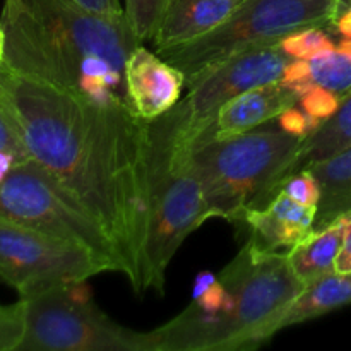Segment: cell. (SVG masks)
Masks as SVG:
<instances>
[{
	"mask_svg": "<svg viewBox=\"0 0 351 351\" xmlns=\"http://www.w3.org/2000/svg\"><path fill=\"white\" fill-rule=\"evenodd\" d=\"M75 2L99 14H123L120 0H75Z\"/></svg>",
	"mask_w": 351,
	"mask_h": 351,
	"instance_id": "cell-27",
	"label": "cell"
},
{
	"mask_svg": "<svg viewBox=\"0 0 351 351\" xmlns=\"http://www.w3.org/2000/svg\"><path fill=\"white\" fill-rule=\"evenodd\" d=\"M218 278L226 297L215 319L211 351L263 346L280 332L285 314L305 288L287 254L264 252L249 240Z\"/></svg>",
	"mask_w": 351,
	"mask_h": 351,
	"instance_id": "cell-4",
	"label": "cell"
},
{
	"mask_svg": "<svg viewBox=\"0 0 351 351\" xmlns=\"http://www.w3.org/2000/svg\"><path fill=\"white\" fill-rule=\"evenodd\" d=\"M0 106L29 158L86 206L115 242L120 274L143 293L149 208L147 122L125 98L93 101L0 65Z\"/></svg>",
	"mask_w": 351,
	"mask_h": 351,
	"instance_id": "cell-1",
	"label": "cell"
},
{
	"mask_svg": "<svg viewBox=\"0 0 351 351\" xmlns=\"http://www.w3.org/2000/svg\"><path fill=\"white\" fill-rule=\"evenodd\" d=\"M27 160L31 158L26 144L5 110L0 106V180H3L14 167Z\"/></svg>",
	"mask_w": 351,
	"mask_h": 351,
	"instance_id": "cell-21",
	"label": "cell"
},
{
	"mask_svg": "<svg viewBox=\"0 0 351 351\" xmlns=\"http://www.w3.org/2000/svg\"><path fill=\"white\" fill-rule=\"evenodd\" d=\"M307 170L312 171L321 187L314 230H322L339 216L351 213V146L308 165Z\"/></svg>",
	"mask_w": 351,
	"mask_h": 351,
	"instance_id": "cell-15",
	"label": "cell"
},
{
	"mask_svg": "<svg viewBox=\"0 0 351 351\" xmlns=\"http://www.w3.org/2000/svg\"><path fill=\"white\" fill-rule=\"evenodd\" d=\"M336 271L338 273H351V221L348 228H346L341 250H339L338 257H336Z\"/></svg>",
	"mask_w": 351,
	"mask_h": 351,
	"instance_id": "cell-28",
	"label": "cell"
},
{
	"mask_svg": "<svg viewBox=\"0 0 351 351\" xmlns=\"http://www.w3.org/2000/svg\"><path fill=\"white\" fill-rule=\"evenodd\" d=\"M171 0H123V12L141 41L153 40Z\"/></svg>",
	"mask_w": 351,
	"mask_h": 351,
	"instance_id": "cell-19",
	"label": "cell"
},
{
	"mask_svg": "<svg viewBox=\"0 0 351 351\" xmlns=\"http://www.w3.org/2000/svg\"><path fill=\"white\" fill-rule=\"evenodd\" d=\"M278 192H283L288 197H291L293 201L305 206H317L319 201H321V187H319L317 178H315L314 175H312V171L307 170V168L285 178V180L276 187L274 195H276Z\"/></svg>",
	"mask_w": 351,
	"mask_h": 351,
	"instance_id": "cell-23",
	"label": "cell"
},
{
	"mask_svg": "<svg viewBox=\"0 0 351 351\" xmlns=\"http://www.w3.org/2000/svg\"><path fill=\"white\" fill-rule=\"evenodd\" d=\"M350 221L351 213L339 216L326 228L314 230L311 235L288 250V263L302 283L308 285L311 281L336 271V257L341 250Z\"/></svg>",
	"mask_w": 351,
	"mask_h": 351,
	"instance_id": "cell-14",
	"label": "cell"
},
{
	"mask_svg": "<svg viewBox=\"0 0 351 351\" xmlns=\"http://www.w3.org/2000/svg\"><path fill=\"white\" fill-rule=\"evenodd\" d=\"M101 273H113V267L93 250L0 213V281L19 297Z\"/></svg>",
	"mask_w": 351,
	"mask_h": 351,
	"instance_id": "cell-9",
	"label": "cell"
},
{
	"mask_svg": "<svg viewBox=\"0 0 351 351\" xmlns=\"http://www.w3.org/2000/svg\"><path fill=\"white\" fill-rule=\"evenodd\" d=\"M308 62L312 84L329 89L339 96L351 91V58L338 50V47Z\"/></svg>",
	"mask_w": 351,
	"mask_h": 351,
	"instance_id": "cell-18",
	"label": "cell"
},
{
	"mask_svg": "<svg viewBox=\"0 0 351 351\" xmlns=\"http://www.w3.org/2000/svg\"><path fill=\"white\" fill-rule=\"evenodd\" d=\"M26 332L19 351H153L151 335L105 314L86 281L53 285L21 297Z\"/></svg>",
	"mask_w": 351,
	"mask_h": 351,
	"instance_id": "cell-6",
	"label": "cell"
},
{
	"mask_svg": "<svg viewBox=\"0 0 351 351\" xmlns=\"http://www.w3.org/2000/svg\"><path fill=\"white\" fill-rule=\"evenodd\" d=\"M243 0H171L153 41L156 50L189 43L221 26Z\"/></svg>",
	"mask_w": 351,
	"mask_h": 351,
	"instance_id": "cell-13",
	"label": "cell"
},
{
	"mask_svg": "<svg viewBox=\"0 0 351 351\" xmlns=\"http://www.w3.org/2000/svg\"><path fill=\"white\" fill-rule=\"evenodd\" d=\"M280 47L291 58H300V60H312L314 57L336 50L335 41L329 38L324 27H305L295 31L280 41Z\"/></svg>",
	"mask_w": 351,
	"mask_h": 351,
	"instance_id": "cell-20",
	"label": "cell"
},
{
	"mask_svg": "<svg viewBox=\"0 0 351 351\" xmlns=\"http://www.w3.org/2000/svg\"><path fill=\"white\" fill-rule=\"evenodd\" d=\"M0 213L16 221L93 250L120 273L115 242L95 215L47 170L27 160L0 180Z\"/></svg>",
	"mask_w": 351,
	"mask_h": 351,
	"instance_id": "cell-8",
	"label": "cell"
},
{
	"mask_svg": "<svg viewBox=\"0 0 351 351\" xmlns=\"http://www.w3.org/2000/svg\"><path fill=\"white\" fill-rule=\"evenodd\" d=\"M5 62V34H3L2 27H0V65Z\"/></svg>",
	"mask_w": 351,
	"mask_h": 351,
	"instance_id": "cell-31",
	"label": "cell"
},
{
	"mask_svg": "<svg viewBox=\"0 0 351 351\" xmlns=\"http://www.w3.org/2000/svg\"><path fill=\"white\" fill-rule=\"evenodd\" d=\"M339 101H341L339 95L321 88V86H314L300 96L298 103H300L302 110L321 125L322 122L335 115L336 110L339 108Z\"/></svg>",
	"mask_w": 351,
	"mask_h": 351,
	"instance_id": "cell-24",
	"label": "cell"
},
{
	"mask_svg": "<svg viewBox=\"0 0 351 351\" xmlns=\"http://www.w3.org/2000/svg\"><path fill=\"white\" fill-rule=\"evenodd\" d=\"M351 304V273L324 274L317 280L305 285L293 304L285 314L280 324V331L295 324L317 319L321 315L335 312Z\"/></svg>",
	"mask_w": 351,
	"mask_h": 351,
	"instance_id": "cell-16",
	"label": "cell"
},
{
	"mask_svg": "<svg viewBox=\"0 0 351 351\" xmlns=\"http://www.w3.org/2000/svg\"><path fill=\"white\" fill-rule=\"evenodd\" d=\"M26 332V308L24 302L0 304V351H19Z\"/></svg>",
	"mask_w": 351,
	"mask_h": 351,
	"instance_id": "cell-22",
	"label": "cell"
},
{
	"mask_svg": "<svg viewBox=\"0 0 351 351\" xmlns=\"http://www.w3.org/2000/svg\"><path fill=\"white\" fill-rule=\"evenodd\" d=\"M345 7H351V0H341V9H345Z\"/></svg>",
	"mask_w": 351,
	"mask_h": 351,
	"instance_id": "cell-32",
	"label": "cell"
},
{
	"mask_svg": "<svg viewBox=\"0 0 351 351\" xmlns=\"http://www.w3.org/2000/svg\"><path fill=\"white\" fill-rule=\"evenodd\" d=\"M278 122H280L281 130L291 134V136L297 137H307L308 134L314 132L319 127V123L315 120H312L304 110L298 108L297 105L290 106V108L285 110L283 113H280L278 117Z\"/></svg>",
	"mask_w": 351,
	"mask_h": 351,
	"instance_id": "cell-26",
	"label": "cell"
},
{
	"mask_svg": "<svg viewBox=\"0 0 351 351\" xmlns=\"http://www.w3.org/2000/svg\"><path fill=\"white\" fill-rule=\"evenodd\" d=\"M302 137L285 130H249L191 153L211 218L239 223L249 209L269 204Z\"/></svg>",
	"mask_w": 351,
	"mask_h": 351,
	"instance_id": "cell-3",
	"label": "cell"
},
{
	"mask_svg": "<svg viewBox=\"0 0 351 351\" xmlns=\"http://www.w3.org/2000/svg\"><path fill=\"white\" fill-rule=\"evenodd\" d=\"M317 206H305L278 192L273 201L261 209H249L240 225L249 230V240L264 252H280L291 249L314 232Z\"/></svg>",
	"mask_w": 351,
	"mask_h": 351,
	"instance_id": "cell-12",
	"label": "cell"
},
{
	"mask_svg": "<svg viewBox=\"0 0 351 351\" xmlns=\"http://www.w3.org/2000/svg\"><path fill=\"white\" fill-rule=\"evenodd\" d=\"M348 146H351V91L341 96L339 108L331 119L322 122L314 132L302 139L300 147L285 171L283 180Z\"/></svg>",
	"mask_w": 351,
	"mask_h": 351,
	"instance_id": "cell-17",
	"label": "cell"
},
{
	"mask_svg": "<svg viewBox=\"0 0 351 351\" xmlns=\"http://www.w3.org/2000/svg\"><path fill=\"white\" fill-rule=\"evenodd\" d=\"M298 101L300 95L285 88L280 81L256 86L235 96L219 108L215 120L197 136L192 151L204 144L257 129L263 123L278 119L280 113L290 106L298 105Z\"/></svg>",
	"mask_w": 351,
	"mask_h": 351,
	"instance_id": "cell-11",
	"label": "cell"
},
{
	"mask_svg": "<svg viewBox=\"0 0 351 351\" xmlns=\"http://www.w3.org/2000/svg\"><path fill=\"white\" fill-rule=\"evenodd\" d=\"M280 82L285 88L291 89V91L298 93V95L302 96L305 91L314 88L311 77V62L293 58V60L285 67Z\"/></svg>",
	"mask_w": 351,
	"mask_h": 351,
	"instance_id": "cell-25",
	"label": "cell"
},
{
	"mask_svg": "<svg viewBox=\"0 0 351 351\" xmlns=\"http://www.w3.org/2000/svg\"><path fill=\"white\" fill-rule=\"evenodd\" d=\"M216 280H218V276L213 273H209V271H202V273H199L197 278H195L194 290H192V298H195V297H199L201 293H204V291L208 290V288L211 287Z\"/></svg>",
	"mask_w": 351,
	"mask_h": 351,
	"instance_id": "cell-29",
	"label": "cell"
},
{
	"mask_svg": "<svg viewBox=\"0 0 351 351\" xmlns=\"http://www.w3.org/2000/svg\"><path fill=\"white\" fill-rule=\"evenodd\" d=\"M185 75L143 45L125 64V101L139 119L151 122L170 112L180 98Z\"/></svg>",
	"mask_w": 351,
	"mask_h": 351,
	"instance_id": "cell-10",
	"label": "cell"
},
{
	"mask_svg": "<svg viewBox=\"0 0 351 351\" xmlns=\"http://www.w3.org/2000/svg\"><path fill=\"white\" fill-rule=\"evenodd\" d=\"M341 0H243L211 33L156 53L185 75V86L230 57L280 43L305 27H335Z\"/></svg>",
	"mask_w": 351,
	"mask_h": 351,
	"instance_id": "cell-5",
	"label": "cell"
},
{
	"mask_svg": "<svg viewBox=\"0 0 351 351\" xmlns=\"http://www.w3.org/2000/svg\"><path fill=\"white\" fill-rule=\"evenodd\" d=\"M338 50H341L343 53H346L351 58V38H343L341 43L338 45Z\"/></svg>",
	"mask_w": 351,
	"mask_h": 351,
	"instance_id": "cell-30",
	"label": "cell"
},
{
	"mask_svg": "<svg viewBox=\"0 0 351 351\" xmlns=\"http://www.w3.org/2000/svg\"><path fill=\"white\" fill-rule=\"evenodd\" d=\"M0 27L7 67L72 91L95 77L125 91V64L143 45L125 12L99 14L75 0H3Z\"/></svg>",
	"mask_w": 351,
	"mask_h": 351,
	"instance_id": "cell-2",
	"label": "cell"
},
{
	"mask_svg": "<svg viewBox=\"0 0 351 351\" xmlns=\"http://www.w3.org/2000/svg\"><path fill=\"white\" fill-rule=\"evenodd\" d=\"M211 218L201 182L187 161H171L149 141V208L143 249V291L165 293L167 269L184 240Z\"/></svg>",
	"mask_w": 351,
	"mask_h": 351,
	"instance_id": "cell-7",
	"label": "cell"
}]
</instances>
